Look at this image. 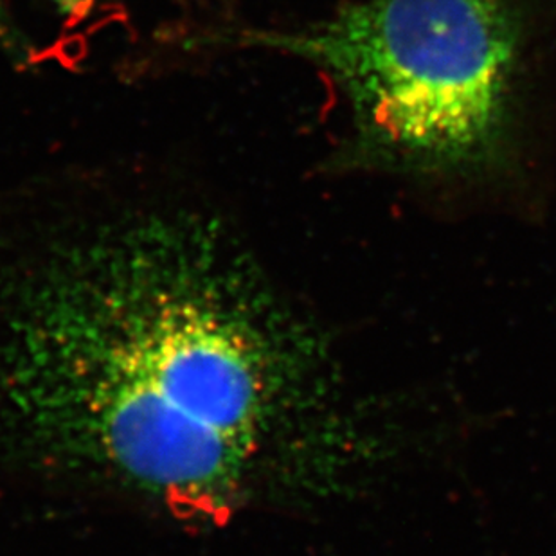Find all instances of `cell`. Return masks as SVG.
<instances>
[{
	"label": "cell",
	"mask_w": 556,
	"mask_h": 556,
	"mask_svg": "<svg viewBox=\"0 0 556 556\" xmlns=\"http://www.w3.org/2000/svg\"><path fill=\"white\" fill-rule=\"evenodd\" d=\"M0 232V465L182 530L305 503L325 352L237 218L185 186H27Z\"/></svg>",
	"instance_id": "6da1fadb"
},
{
	"label": "cell",
	"mask_w": 556,
	"mask_h": 556,
	"mask_svg": "<svg viewBox=\"0 0 556 556\" xmlns=\"http://www.w3.org/2000/svg\"><path fill=\"white\" fill-rule=\"evenodd\" d=\"M319 68L348 131L333 169L476 179L511 155L525 22L515 0H355L231 37Z\"/></svg>",
	"instance_id": "7a4b0ae2"
},
{
	"label": "cell",
	"mask_w": 556,
	"mask_h": 556,
	"mask_svg": "<svg viewBox=\"0 0 556 556\" xmlns=\"http://www.w3.org/2000/svg\"><path fill=\"white\" fill-rule=\"evenodd\" d=\"M0 46L8 51V53L13 54V59L21 60L24 59V51H22V38L16 31V27L13 26V22L10 21V16H8V11H5L4 4H2V0H0Z\"/></svg>",
	"instance_id": "3957f363"
}]
</instances>
